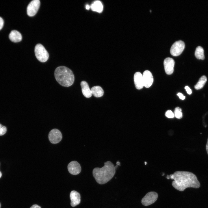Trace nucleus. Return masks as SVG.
<instances>
[{
    "instance_id": "26",
    "label": "nucleus",
    "mask_w": 208,
    "mask_h": 208,
    "mask_svg": "<svg viewBox=\"0 0 208 208\" xmlns=\"http://www.w3.org/2000/svg\"><path fill=\"white\" fill-rule=\"evenodd\" d=\"M30 208H41V207L36 204L32 205Z\"/></svg>"
},
{
    "instance_id": "15",
    "label": "nucleus",
    "mask_w": 208,
    "mask_h": 208,
    "mask_svg": "<svg viewBox=\"0 0 208 208\" xmlns=\"http://www.w3.org/2000/svg\"><path fill=\"white\" fill-rule=\"evenodd\" d=\"M9 37L11 41L14 42H19L22 39L21 34L16 30L12 31L9 34Z\"/></svg>"
},
{
    "instance_id": "6",
    "label": "nucleus",
    "mask_w": 208,
    "mask_h": 208,
    "mask_svg": "<svg viewBox=\"0 0 208 208\" xmlns=\"http://www.w3.org/2000/svg\"><path fill=\"white\" fill-rule=\"evenodd\" d=\"M158 196V194L155 192H148L142 199L141 203L144 206L150 205L156 201Z\"/></svg>"
},
{
    "instance_id": "14",
    "label": "nucleus",
    "mask_w": 208,
    "mask_h": 208,
    "mask_svg": "<svg viewBox=\"0 0 208 208\" xmlns=\"http://www.w3.org/2000/svg\"><path fill=\"white\" fill-rule=\"evenodd\" d=\"M80 84L83 95L87 98L91 97L92 94L88 83L86 81H82L81 82Z\"/></svg>"
},
{
    "instance_id": "12",
    "label": "nucleus",
    "mask_w": 208,
    "mask_h": 208,
    "mask_svg": "<svg viewBox=\"0 0 208 208\" xmlns=\"http://www.w3.org/2000/svg\"><path fill=\"white\" fill-rule=\"evenodd\" d=\"M71 200L70 205L74 207L79 205L81 201V196L80 194L75 190L72 191L70 195Z\"/></svg>"
},
{
    "instance_id": "28",
    "label": "nucleus",
    "mask_w": 208,
    "mask_h": 208,
    "mask_svg": "<svg viewBox=\"0 0 208 208\" xmlns=\"http://www.w3.org/2000/svg\"><path fill=\"white\" fill-rule=\"evenodd\" d=\"M86 8L87 10H89L90 8V6L88 4H87L86 6Z\"/></svg>"
},
{
    "instance_id": "4",
    "label": "nucleus",
    "mask_w": 208,
    "mask_h": 208,
    "mask_svg": "<svg viewBox=\"0 0 208 208\" xmlns=\"http://www.w3.org/2000/svg\"><path fill=\"white\" fill-rule=\"evenodd\" d=\"M34 52L37 59L40 62H44L49 59V54L44 47L40 44H38L35 47Z\"/></svg>"
},
{
    "instance_id": "13",
    "label": "nucleus",
    "mask_w": 208,
    "mask_h": 208,
    "mask_svg": "<svg viewBox=\"0 0 208 208\" xmlns=\"http://www.w3.org/2000/svg\"><path fill=\"white\" fill-rule=\"evenodd\" d=\"M134 80L136 88L138 90L144 86L142 75L140 72L135 73L134 76Z\"/></svg>"
},
{
    "instance_id": "1",
    "label": "nucleus",
    "mask_w": 208,
    "mask_h": 208,
    "mask_svg": "<svg viewBox=\"0 0 208 208\" xmlns=\"http://www.w3.org/2000/svg\"><path fill=\"white\" fill-rule=\"evenodd\" d=\"M169 177L174 180L172 183V186L179 191H183L188 187L198 188L200 187L196 176L191 172L177 171L170 174Z\"/></svg>"
},
{
    "instance_id": "11",
    "label": "nucleus",
    "mask_w": 208,
    "mask_h": 208,
    "mask_svg": "<svg viewBox=\"0 0 208 208\" xmlns=\"http://www.w3.org/2000/svg\"><path fill=\"white\" fill-rule=\"evenodd\" d=\"M144 86L146 88L150 87L153 81V76L151 73L148 70L145 71L142 75Z\"/></svg>"
},
{
    "instance_id": "2",
    "label": "nucleus",
    "mask_w": 208,
    "mask_h": 208,
    "mask_svg": "<svg viewBox=\"0 0 208 208\" xmlns=\"http://www.w3.org/2000/svg\"><path fill=\"white\" fill-rule=\"evenodd\" d=\"M114 164L110 161L104 163L102 168L96 167L92 171V174L96 182L100 184H105L109 181L116 173Z\"/></svg>"
},
{
    "instance_id": "3",
    "label": "nucleus",
    "mask_w": 208,
    "mask_h": 208,
    "mask_svg": "<svg viewBox=\"0 0 208 208\" xmlns=\"http://www.w3.org/2000/svg\"><path fill=\"white\" fill-rule=\"evenodd\" d=\"M54 76L58 83L63 86H70L74 82V76L73 72L65 66L57 67L54 72Z\"/></svg>"
},
{
    "instance_id": "5",
    "label": "nucleus",
    "mask_w": 208,
    "mask_h": 208,
    "mask_svg": "<svg viewBox=\"0 0 208 208\" xmlns=\"http://www.w3.org/2000/svg\"><path fill=\"white\" fill-rule=\"evenodd\" d=\"M185 47V43L182 40L177 41L173 44L171 47L170 53L173 56H178L181 53Z\"/></svg>"
},
{
    "instance_id": "17",
    "label": "nucleus",
    "mask_w": 208,
    "mask_h": 208,
    "mask_svg": "<svg viewBox=\"0 0 208 208\" xmlns=\"http://www.w3.org/2000/svg\"><path fill=\"white\" fill-rule=\"evenodd\" d=\"M91 90L92 94L96 97H101L104 94L103 89L99 86H94L91 88Z\"/></svg>"
},
{
    "instance_id": "22",
    "label": "nucleus",
    "mask_w": 208,
    "mask_h": 208,
    "mask_svg": "<svg viewBox=\"0 0 208 208\" xmlns=\"http://www.w3.org/2000/svg\"><path fill=\"white\" fill-rule=\"evenodd\" d=\"M166 116L168 118H172L174 117V113L170 110H168L165 113Z\"/></svg>"
},
{
    "instance_id": "29",
    "label": "nucleus",
    "mask_w": 208,
    "mask_h": 208,
    "mask_svg": "<svg viewBox=\"0 0 208 208\" xmlns=\"http://www.w3.org/2000/svg\"><path fill=\"white\" fill-rule=\"evenodd\" d=\"M2 176V173L0 171V178Z\"/></svg>"
},
{
    "instance_id": "16",
    "label": "nucleus",
    "mask_w": 208,
    "mask_h": 208,
    "mask_svg": "<svg viewBox=\"0 0 208 208\" xmlns=\"http://www.w3.org/2000/svg\"><path fill=\"white\" fill-rule=\"evenodd\" d=\"M92 11L99 13L101 12L103 9V6L101 2L99 1H94L90 6Z\"/></svg>"
},
{
    "instance_id": "10",
    "label": "nucleus",
    "mask_w": 208,
    "mask_h": 208,
    "mask_svg": "<svg viewBox=\"0 0 208 208\" xmlns=\"http://www.w3.org/2000/svg\"><path fill=\"white\" fill-rule=\"evenodd\" d=\"M164 64L165 71L168 75L172 74L174 71V61L170 57H167L164 60Z\"/></svg>"
},
{
    "instance_id": "20",
    "label": "nucleus",
    "mask_w": 208,
    "mask_h": 208,
    "mask_svg": "<svg viewBox=\"0 0 208 208\" xmlns=\"http://www.w3.org/2000/svg\"><path fill=\"white\" fill-rule=\"evenodd\" d=\"M174 115L178 119H180L182 117V113L181 109L179 107H176L174 111Z\"/></svg>"
},
{
    "instance_id": "23",
    "label": "nucleus",
    "mask_w": 208,
    "mask_h": 208,
    "mask_svg": "<svg viewBox=\"0 0 208 208\" xmlns=\"http://www.w3.org/2000/svg\"><path fill=\"white\" fill-rule=\"evenodd\" d=\"M185 89L186 91L187 94H192V90L188 86H185Z\"/></svg>"
},
{
    "instance_id": "8",
    "label": "nucleus",
    "mask_w": 208,
    "mask_h": 208,
    "mask_svg": "<svg viewBox=\"0 0 208 208\" xmlns=\"http://www.w3.org/2000/svg\"><path fill=\"white\" fill-rule=\"evenodd\" d=\"M48 138L50 142L52 144L59 143L62 138V135L60 131L56 129H52L49 132Z\"/></svg>"
},
{
    "instance_id": "19",
    "label": "nucleus",
    "mask_w": 208,
    "mask_h": 208,
    "mask_svg": "<svg viewBox=\"0 0 208 208\" xmlns=\"http://www.w3.org/2000/svg\"><path fill=\"white\" fill-rule=\"evenodd\" d=\"M207 81V78L204 75L202 76L199 79L198 81L194 86V88L196 90H199L202 88Z\"/></svg>"
},
{
    "instance_id": "24",
    "label": "nucleus",
    "mask_w": 208,
    "mask_h": 208,
    "mask_svg": "<svg viewBox=\"0 0 208 208\" xmlns=\"http://www.w3.org/2000/svg\"><path fill=\"white\" fill-rule=\"evenodd\" d=\"M177 95L179 98L181 100H184L185 98V96L181 93L179 92L177 94Z\"/></svg>"
},
{
    "instance_id": "9",
    "label": "nucleus",
    "mask_w": 208,
    "mask_h": 208,
    "mask_svg": "<svg viewBox=\"0 0 208 208\" xmlns=\"http://www.w3.org/2000/svg\"><path fill=\"white\" fill-rule=\"evenodd\" d=\"M68 169L69 172L73 175L79 174L81 170V167L79 164L75 161L70 162L68 165Z\"/></svg>"
},
{
    "instance_id": "25",
    "label": "nucleus",
    "mask_w": 208,
    "mask_h": 208,
    "mask_svg": "<svg viewBox=\"0 0 208 208\" xmlns=\"http://www.w3.org/2000/svg\"><path fill=\"white\" fill-rule=\"evenodd\" d=\"M4 24V21L3 18L0 17V30L2 28Z\"/></svg>"
},
{
    "instance_id": "21",
    "label": "nucleus",
    "mask_w": 208,
    "mask_h": 208,
    "mask_svg": "<svg viewBox=\"0 0 208 208\" xmlns=\"http://www.w3.org/2000/svg\"><path fill=\"white\" fill-rule=\"evenodd\" d=\"M6 131V127L0 124V135L1 136L5 134Z\"/></svg>"
},
{
    "instance_id": "7",
    "label": "nucleus",
    "mask_w": 208,
    "mask_h": 208,
    "mask_svg": "<svg viewBox=\"0 0 208 208\" xmlns=\"http://www.w3.org/2000/svg\"><path fill=\"white\" fill-rule=\"evenodd\" d=\"M40 1L39 0H33L31 1L27 6V15L29 16L35 15L40 6Z\"/></svg>"
},
{
    "instance_id": "27",
    "label": "nucleus",
    "mask_w": 208,
    "mask_h": 208,
    "mask_svg": "<svg viewBox=\"0 0 208 208\" xmlns=\"http://www.w3.org/2000/svg\"><path fill=\"white\" fill-rule=\"evenodd\" d=\"M206 150L207 154L208 155V138L207 139V143L206 146Z\"/></svg>"
},
{
    "instance_id": "18",
    "label": "nucleus",
    "mask_w": 208,
    "mask_h": 208,
    "mask_svg": "<svg viewBox=\"0 0 208 208\" xmlns=\"http://www.w3.org/2000/svg\"><path fill=\"white\" fill-rule=\"evenodd\" d=\"M195 55L196 57L198 59L204 60L205 56L203 49L200 46L197 47L195 52Z\"/></svg>"
},
{
    "instance_id": "30",
    "label": "nucleus",
    "mask_w": 208,
    "mask_h": 208,
    "mask_svg": "<svg viewBox=\"0 0 208 208\" xmlns=\"http://www.w3.org/2000/svg\"><path fill=\"white\" fill-rule=\"evenodd\" d=\"M150 12H151V10H150Z\"/></svg>"
},
{
    "instance_id": "31",
    "label": "nucleus",
    "mask_w": 208,
    "mask_h": 208,
    "mask_svg": "<svg viewBox=\"0 0 208 208\" xmlns=\"http://www.w3.org/2000/svg\"><path fill=\"white\" fill-rule=\"evenodd\" d=\"M0 207H1V204H0Z\"/></svg>"
}]
</instances>
